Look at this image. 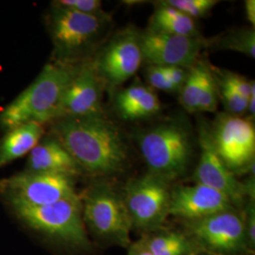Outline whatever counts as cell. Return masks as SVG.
<instances>
[{
	"label": "cell",
	"instance_id": "f546056e",
	"mask_svg": "<svg viewBox=\"0 0 255 255\" xmlns=\"http://www.w3.org/2000/svg\"><path fill=\"white\" fill-rule=\"evenodd\" d=\"M255 208L250 207L249 209V214H248V219L245 222V227H246L247 238H248V243L249 246H255Z\"/></svg>",
	"mask_w": 255,
	"mask_h": 255
},
{
	"label": "cell",
	"instance_id": "1f68e13d",
	"mask_svg": "<svg viewBox=\"0 0 255 255\" xmlns=\"http://www.w3.org/2000/svg\"><path fill=\"white\" fill-rule=\"evenodd\" d=\"M188 249H189V243L186 240V241L182 242L181 244L173 247V248H171L169 250H166V251H164L163 253H161V254L157 255H183L187 253Z\"/></svg>",
	"mask_w": 255,
	"mask_h": 255
},
{
	"label": "cell",
	"instance_id": "ba28073f",
	"mask_svg": "<svg viewBox=\"0 0 255 255\" xmlns=\"http://www.w3.org/2000/svg\"><path fill=\"white\" fill-rule=\"evenodd\" d=\"M171 193L167 182L148 174L130 182L125 198L131 224L137 228H154L168 215Z\"/></svg>",
	"mask_w": 255,
	"mask_h": 255
},
{
	"label": "cell",
	"instance_id": "30bf717a",
	"mask_svg": "<svg viewBox=\"0 0 255 255\" xmlns=\"http://www.w3.org/2000/svg\"><path fill=\"white\" fill-rule=\"evenodd\" d=\"M143 59L155 66L188 67L196 63L204 46L200 36H182L148 30L140 35Z\"/></svg>",
	"mask_w": 255,
	"mask_h": 255
},
{
	"label": "cell",
	"instance_id": "6da1fadb",
	"mask_svg": "<svg viewBox=\"0 0 255 255\" xmlns=\"http://www.w3.org/2000/svg\"><path fill=\"white\" fill-rule=\"evenodd\" d=\"M55 134L80 167L91 173H118L127 163L124 138L101 114L62 119L55 126Z\"/></svg>",
	"mask_w": 255,
	"mask_h": 255
},
{
	"label": "cell",
	"instance_id": "cb8c5ba5",
	"mask_svg": "<svg viewBox=\"0 0 255 255\" xmlns=\"http://www.w3.org/2000/svg\"><path fill=\"white\" fill-rule=\"evenodd\" d=\"M219 80L222 98L227 109L236 116L245 113L248 108V102L222 77H219Z\"/></svg>",
	"mask_w": 255,
	"mask_h": 255
},
{
	"label": "cell",
	"instance_id": "ffe728a7",
	"mask_svg": "<svg viewBox=\"0 0 255 255\" xmlns=\"http://www.w3.org/2000/svg\"><path fill=\"white\" fill-rule=\"evenodd\" d=\"M217 47L224 50H233L247 55L253 59L255 57V28H237L220 37L215 42Z\"/></svg>",
	"mask_w": 255,
	"mask_h": 255
},
{
	"label": "cell",
	"instance_id": "4fadbf2b",
	"mask_svg": "<svg viewBox=\"0 0 255 255\" xmlns=\"http://www.w3.org/2000/svg\"><path fill=\"white\" fill-rule=\"evenodd\" d=\"M200 146L201 158L195 173L197 182L223 194L232 204H241L246 188L219 157L207 126L200 129Z\"/></svg>",
	"mask_w": 255,
	"mask_h": 255
},
{
	"label": "cell",
	"instance_id": "ac0fdd59",
	"mask_svg": "<svg viewBox=\"0 0 255 255\" xmlns=\"http://www.w3.org/2000/svg\"><path fill=\"white\" fill-rule=\"evenodd\" d=\"M0 141V167L29 153L44 133L41 124L27 123L8 129Z\"/></svg>",
	"mask_w": 255,
	"mask_h": 255
},
{
	"label": "cell",
	"instance_id": "d4e9b609",
	"mask_svg": "<svg viewBox=\"0 0 255 255\" xmlns=\"http://www.w3.org/2000/svg\"><path fill=\"white\" fill-rule=\"evenodd\" d=\"M186 240L187 239L180 234L169 233V234H164V235H160L158 237H152L151 239L146 240V243L150 253L153 255H157L166 250H169L173 247L181 244Z\"/></svg>",
	"mask_w": 255,
	"mask_h": 255
},
{
	"label": "cell",
	"instance_id": "f1b7e54d",
	"mask_svg": "<svg viewBox=\"0 0 255 255\" xmlns=\"http://www.w3.org/2000/svg\"><path fill=\"white\" fill-rule=\"evenodd\" d=\"M167 80L173 84L174 86L180 90L186 81L188 72L185 68L177 66H159Z\"/></svg>",
	"mask_w": 255,
	"mask_h": 255
},
{
	"label": "cell",
	"instance_id": "8fae6325",
	"mask_svg": "<svg viewBox=\"0 0 255 255\" xmlns=\"http://www.w3.org/2000/svg\"><path fill=\"white\" fill-rule=\"evenodd\" d=\"M142 60L140 35L127 29L110 42L94 66L101 79L112 85H119L136 73Z\"/></svg>",
	"mask_w": 255,
	"mask_h": 255
},
{
	"label": "cell",
	"instance_id": "4dcf8cb0",
	"mask_svg": "<svg viewBox=\"0 0 255 255\" xmlns=\"http://www.w3.org/2000/svg\"><path fill=\"white\" fill-rule=\"evenodd\" d=\"M128 255H153L148 247H147V243H146V239L145 240H141L140 242H137L136 244L132 245L130 250H129V253Z\"/></svg>",
	"mask_w": 255,
	"mask_h": 255
},
{
	"label": "cell",
	"instance_id": "8992f818",
	"mask_svg": "<svg viewBox=\"0 0 255 255\" xmlns=\"http://www.w3.org/2000/svg\"><path fill=\"white\" fill-rule=\"evenodd\" d=\"M83 221L99 237L122 246L129 245L132 226L126 205L116 192L104 185L92 188L84 198Z\"/></svg>",
	"mask_w": 255,
	"mask_h": 255
},
{
	"label": "cell",
	"instance_id": "9c48e42d",
	"mask_svg": "<svg viewBox=\"0 0 255 255\" xmlns=\"http://www.w3.org/2000/svg\"><path fill=\"white\" fill-rule=\"evenodd\" d=\"M211 132L219 157L232 172L254 162L255 128L252 121L237 116H220Z\"/></svg>",
	"mask_w": 255,
	"mask_h": 255
},
{
	"label": "cell",
	"instance_id": "5b68a950",
	"mask_svg": "<svg viewBox=\"0 0 255 255\" xmlns=\"http://www.w3.org/2000/svg\"><path fill=\"white\" fill-rule=\"evenodd\" d=\"M0 192L11 207L42 206L77 196L72 177L27 170L0 180Z\"/></svg>",
	"mask_w": 255,
	"mask_h": 255
},
{
	"label": "cell",
	"instance_id": "7c38bea8",
	"mask_svg": "<svg viewBox=\"0 0 255 255\" xmlns=\"http://www.w3.org/2000/svg\"><path fill=\"white\" fill-rule=\"evenodd\" d=\"M106 19L103 14H86L55 7L50 17L55 46L63 54L78 51L99 35Z\"/></svg>",
	"mask_w": 255,
	"mask_h": 255
},
{
	"label": "cell",
	"instance_id": "2e32d148",
	"mask_svg": "<svg viewBox=\"0 0 255 255\" xmlns=\"http://www.w3.org/2000/svg\"><path fill=\"white\" fill-rule=\"evenodd\" d=\"M81 167L73 157L56 138H46L39 142L27 160V171L64 174L72 177Z\"/></svg>",
	"mask_w": 255,
	"mask_h": 255
},
{
	"label": "cell",
	"instance_id": "5bb4252c",
	"mask_svg": "<svg viewBox=\"0 0 255 255\" xmlns=\"http://www.w3.org/2000/svg\"><path fill=\"white\" fill-rule=\"evenodd\" d=\"M101 114V78L94 64L76 70L64 90L58 118H81Z\"/></svg>",
	"mask_w": 255,
	"mask_h": 255
},
{
	"label": "cell",
	"instance_id": "4316f807",
	"mask_svg": "<svg viewBox=\"0 0 255 255\" xmlns=\"http://www.w3.org/2000/svg\"><path fill=\"white\" fill-rule=\"evenodd\" d=\"M219 75L226 82H229L232 85V87L248 102L251 93L255 87V81L248 82L244 77L231 72H225L222 73V75L219 73Z\"/></svg>",
	"mask_w": 255,
	"mask_h": 255
},
{
	"label": "cell",
	"instance_id": "7a4b0ae2",
	"mask_svg": "<svg viewBox=\"0 0 255 255\" xmlns=\"http://www.w3.org/2000/svg\"><path fill=\"white\" fill-rule=\"evenodd\" d=\"M75 72L66 64H46L36 80L1 112V126L9 129L57 119L64 90Z\"/></svg>",
	"mask_w": 255,
	"mask_h": 255
},
{
	"label": "cell",
	"instance_id": "603a6c76",
	"mask_svg": "<svg viewBox=\"0 0 255 255\" xmlns=\"http://www.w3.org/2000/svg\"><path fill=\"white\" fill-rule=\"evenodd\" d=\"M218 103H219L218 84L211 70L207 66L203 75L198 111L215 112L218 107Z\"/></svg>",
	"mask_w": 255,
	"mask_h": 255
},
{
	"label": "cell",
	"instance_id": "52a82bcc",
	"mask_svg": "<svg viewBox=\"0 0 255 255\" xmlns=\"http://www.w3.org/2000/svg\"><path fill=\"white\" fill-rule=\"evenodd\" d=\"M189 231L201 248L214 255H242L249 247L245 221L232 209L191 221Z\"/></svg>",
	"mask_w": 255,
	"mask_h": 255
},
{
	"label": "cell",
	"instance_id": "3957f363",
	"mask_svg": "<svg viewBox=\"0 0 255 255\" xmlns=\"http://www.w3.org/2000/svg\"><path fill=\"white\" fill-rule=\"evenodd\" d=\"M139 146L150 174L168 182L185 172L191 146L181 124L169 122L152 128L141 135Z\"/></svg>",
	"mask_w": 255,
	"mask_h": 255
},
{
	"label": "cell",
	"instance_id": "d6986e66",
	"mask_svg": "<svg viewBox=\"0 0 255 255\" xmlns=\"http://www.w3.org/2000/svg\"><path fill=\"white\" fill-rule=\"evenodd\" d=\"M149 29L182 36H199L194 19L162 3L155 10Z\"/></svg>",
	"mask_w": 255,
	"mask_h": 255
},
{
	"label": "cell",
	"instance_id": "44dd1931",
	"mask_svg": "<svg viewBox=\"0 0 255 255\" xmlns=\"http://www.w3.org/2000/svg\"><path fill=\"white\" fill-rule=\"evenodd\" d=\"M206 67L207 65L203 63L193 64L188 72L187 79L181 88L180 101L182 106L190 113L198 111L203 75Z\"/></svg>",
	"mask_w": 255,
	"mask_h": 255
},
{
	"label": "cell",
	"instance_id": "d6a6232c",
	"mask_svg": "<svg viewBox=\"0 0 255 255\" xmlns=\"http://www.w3.org/2000/svg\"><path fill=\"white\" fill-rule=\"evenodd\" d=\"M247 18L249 22L255 27V0H247L245 2Z\"/></svg>",
	"mask_w": 255,
	"mask_h": 255
},
{
	"label": "cell",
	"instance_id": "9a60e30c",
	"mask_svg": "<svg viewBox=\"0 0 255 255\" xmlns=\"http://www.w3.org/2000/svg\"><path fill=\"white\" fill-rule=\"evenodd\" d=\"M232 206L223 194L197 183L179 187L171 193L168 215L191 222L231 210Z\"/></svg>",
	"mask_w": 255,
	"mask_h": 255
},
{
	"label": "cell",
	"instance_id": "e0dca14e",
	"mask_svg": "<svg viewBox=\"0 0 255 255\" xmlns=\"http://www.w3.org/2000/svg\"><path fill=\"white\" fill-rule=\"evenodd\" d=\"M116 108L121 119L139 120L157 114L161 109V104L154 92L136 83L119 93Z\"/></svg>",
	"mask_w": 255,
	"mask_h": 255
},
{
	"label": "cell",
	"instance_id": "277c9868",
	"mask_svg": "<svg viewBox=\"0 0 255 255\" xmlns=\"http://www.w3.org/2000/svg\"><path fill=\"white\" fill-rule=\"evenodd\" d=\"M12 208L30 228L72 246L88 245L78 195L47 205H17Z\"/></svg>",
	"mask_w": 255,
	"mask_h": 255
},
{
	"label": "cell",
	"instance_id": "7402d4cb",
	"mask_svg": "<svg viewBox=\"0 0 255 255\" xmlns=\"http://www.w3.org/2000/svg\"><path fill=\"white\" fill-rule=\"evenodd\" d=\"M164 5L180 10L190 18H198L206 15L219 1L216 0H167L160 2Z\"/></svg>",
	"mask_w": 255,
	"mask_h": 255
},
{
	"label": "cell",
	"instance_id": "83f0119b",
	"mask_svg": "<svg viewBox=\"0 0 255 255\" xmlns=\"http://www.w3.org/2000/svg\"><path fill=\"white\" fill-rule=\"evenodd\" d=\"M147 82L150 86L165 92L178 91V89L174 86L171 82L167 80V78L162 72L159 66L152 65L147 70Z\"/></svg>",
	"mask_w": 255,
	"mask_h": 255
},
{
	"label": "cell",
	"instance_id": "484cf974",
	"mask_svg": "<svg viewBox=\"0 0 255 255\" xmlns=\"http://www.w3.org/2000/svg\"><path fill=\"white\" fill-rule=\"evenodd\" d=\"M100 0H59L55 1V7L71 9L86 14H103Z\"/></svg>",
	"mask_w": 255,
	"mask_h": 255
}]
</instances>
